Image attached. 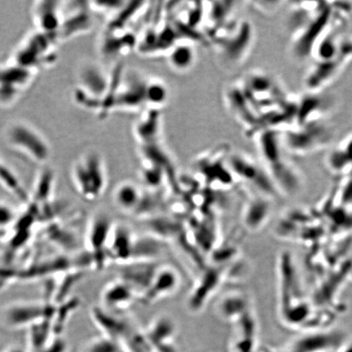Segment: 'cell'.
<instances>
[{
  "label": "cell",
  "mask_w": 352,
  "mask_h": 352,
  "mask_svg": "<svg viewBox=\"0 0 352 352\" xmlns=\"http://www.w3.org/2000/svg\"><path fill=\"white\" fill-rule=\"evenodd\" d=\"M259 162L267 171L276 190L294 195L300 192L303 179L284 146L280 131L263 130L254 135Z\"/></svg>",
  "instance_id": "6da1fadb"
},
{
  "label": "cell",
  "mask_w": 352,
  "mask_h": 352,
  "mask_svg": "<svg viewBox=\"0 0 352 352\" xmlns=\"http://www.w3.org/2000/svg\"><path fill=\"white\" fill-rule=\"evenodd\" d=\"M90 315L101 336L131 352H152L144 329L123 314L109 311L100 305L92 307Z\"/></svg>",
  "instance_id": "7a4b0ae2"
},
{
  "label": "cell",
  "mask_w": 352,
  "mask_h": 352,
  "mask_svg": "<svg viewBox=\"0 0 352 352\" xmlns=\"http://www.w3.org/2000/svg\"><path fill=\"white\" fill-rule=\"evenodd\" d=\"M280 134L290 156H307L323 151L334 138L333 127L325 120L294 125Z\"/></svg>",
  "instance_id": "3957f363"
},
{
  "label": "cell",
  "mask_w": 352,
  "mask_h": 352,
  "mask_svg": "<svg viewBox=\"0 0 352 352\" xmlns=\"http://www.w3.org/2000/svg\"><path fill=\"white\" fill-rule=\"evenodd\" d=\"M217 34V47L222 63L228 68L243 65L253 50L255 41L254 26L250 21H234Z\"/></svg>",
  "instance_id": "277c9868"
},
{
  "label": "cell",
  "mask_w": 352,
  "mask_h": 352,
  "mask_svg": "<svg viewBox=\"0 0 352 352\" xmlns=\"http://www.w3.org/2000/svg\"><path fill=\"white\" fill-rule=\"evenodd\" d=\"M239 82L261 117L278 108L290 98L279 79L263 70H253Z\"/></svg>",
  "instance_id": "5b68a950"
},
{
  "label": "cell",
  "mask_w": 352,
  "mask_h": 352,
  "mask_svg": "<svg viewBox=\"0 0 352 352\" xmlns=\"http://www.w3.org/2000/svg\"><path fill=\"white\" fill-rule=\"evenodd\" d=\"M72 179L83 200L99 199L107 187V175L102 157L94 151L83 154L73 164Z\"/></svg>",
  "instance_id": "8992f818"
},
{
  "label": "cell",
  "mask_w": 352,
  "mask_h": 352,
  "mask_svg": "<svg viewBox=\"0 0 352 352\" xmlns=\"http://www.w3.org/2000/svg\"><path fill=\"white\" fill-rule=\"evenodd\" d=\"M8 145L36 164H45L51 156V147L45 136L30 123L12 121L4 130Z\"/></svg>",
  "instance_id": "52a82bcc"
},
{
  "label": "cell",
  "mask_w": 352,
  "mask_h": 352,
  "mask_svg": "<svg viewBox=\"0 0 352 352\" xmlns=\"http://www.w3.org/2000/svg\"><path fill=\"white\" fill-rule=\"evenodd\" d=\"M227 164L235 182L248 184L261 196L270 198L279 193L259 160L249 154L228 149Z\"/></svg>",
  "instance_id": "ba28073f"
},
{
  "label": "cell",
  "mask_w": 352,
  "mask_h": 352,
  "mask_svg": "<svg viewBox=\"0 0 352 352\" xmlns=\"http://www.w3.org/2000/svg\"><path fill=\"white\" fill-rule=\"evenodd\" d=\"M332 26L333 7L322 3L305 24L294 30L293 54L301 59L311 55L316 44Z\"/></svg>",
  "instance_id": "9c48e42d"
},
{
  "label": "cell",
  "mask_w": 352,
  "mask_h": 352,
  "mask_svg": "<svg viewBox=\"0 0 352 352\" xmlns=\"http://www.w3.org/2000/svg\"><path fill=\"white\" fill-rule=\"evenodd\" d=\"M114 223L108 214L98 213L88 223L85 246L91 266L96 270H102L109 262L107 248Z\"/></svg>",
  "instance_id": "30bf717a"
},
{
  "label": "cell",
  "mask_w": 352,
  "mask_h": 352,
  "mask_svg": "<svg viewBox=\"0 0 352 352\" xmlns=\"http://www.w3.org/2000/svg\"><path fill=\"white\" fill-rule=\"evenodd\" d=\"M56 307L50 302H22L11 303L4 308V324L12 329H28L39 321L54 320Z\"/></svg>",
  "instance_id": "8fae6325"
},
{
  "label": "cell",
  "mask_w": 352,
  "mask_h": 352,
  "mask_svg": "<svg viewBox=\"0 0 352 352\" xmlns=\"http://www.w3.org/2000/svg\"><path fill=\"white\" fill-rule=\"evenodd\" d=\"M223 100L228 110L250 135L261 129V116L245 95L239 81L230 83L223 91Z\"/></svg>",
  "instance_id": "7c38bea8"
},
{
  "label": "cell",
  "mask_w": 352,
  "mask_h": 352,
  "mask_svg": "<svg viewBox=\"0 0 352 352\" xmlns=\"http://www.w3.org/2000/svg\"><path fill=\"white\" fill-rule=\"evenodd\" d=\"M346 342L340 330L324 329L302 333L289 343V352H338Z\"/></svg>",
  "instance_id": "4fadbf2b"
},
{
  "label": "cell",
  "mask_w": 352,
  "mask_h": 352,
  "mask_svg": "<svg viewBox=\"0 0 352 352\" xmlns=\"http://www.w3.org/2000/svg\"><path fill=\"white\" fill-rule=\"evenodd\" d=\"M144 331L152 352H182L178 327L170 316H157Z\"/></svg>",
  "instance_id": "5bb4252c"
},
{
  "label": "cell",
  "mask_w": 352,
  "mask_h": 352,
  "mask_svg": "<svg viewBox=\"0 0 352 352\" xmlns=\"http://www.w3.org/2000/svg\"><path fill=\"white\" fill-rule=\"evenodd\" d=\"M161 264L157 261H131L120 264L118 278L134 290L138 299L146 292Z\"/></svg>",
  "instance_id": "9a60e30c"
},
{
  "label": "cell",
  "mask_w": 352,
  "mask_h": 352,
  "mask_svg": "<svg viewBox=\"0 0 352 352\" xmlns=\"http://www.w3.org/2000/svg\"><path fill=\"white\" fill-rule=\"evenodd\" d=\"M180 277L175 268L161 265L155 276L138 302L144 306H149L168 298L174 294L179 287Z\"/></svg>",
  "instance_id": "2e32d148"
},
{
  "label": "cell",
  "mask_w": 352,
  "mask_h": 352,
  "mask_svg": "<svg viewBox=\"0 0 352 352\" xmlns=\"http://www.w3.org/2000/svg\"><path fill=\"white\" fill-rule=\"evenodd\" d=\"M351 60L349 57L340 54L331 60H318L306 78L308 91H321L340 74L344 66Z\"/></svg>",
  "instance_id": "e0dca14e"
},
{
  "label": "cell",
  "mask_w": 352,
  "mask_h": 352,
  "mask_svg": "<svg viewBox=\"0 0 352 352\" xmlns=\"http://www.w3.org/2000/svg\"><path fill=\"white\" fill-rule=\"evenodd\" d=\"M331 101L322 91H307L302 98H297L296 124L324 120L331 107Z\"/></svg>",
  "instance_id": "ac0fdd59"
},
{
  "label": "cell",
  "mask_w": 352,
  "mask_h": 352,
  "mask_svg": "<svg viewBox=\"0 0 352 352\" xmlns=\"http://www.w3.org/2000/svg\"><path fill=\"white\" fill-rule=\"evenodd\" d=\"M135 236L124 224L114 223L107 245V253L109 262L122 264L131 261Z\"/></svg>",
  "instance_id": "d6986e66"
},
{
  "label": "cell",
  "mask_w": 352,
  "mask_h": 352,
  "mask_svg": "<svg viewBox=\"0 0 352 352\" xmlns=\"http://www.w3.org/2000/svg\"><path fill=\"white\" fill-rule=\"evenodd\" d=\"M100 299V306L105 309L123 314L135 302H138V296L129 285L118 279L105 286L101 292Z\"/></svg>",
  "instance_id": "ffe728a7"
},
{
  "label": "cell",
  "mask_w": 352,
  "mask_h": 352,
  "mask_svg": "<svg viewBox=\"0 0 352 352\" xmlns=\"http://www.w3.org/2000/svg\"><path fill=\"white\" fill-rule=\"evenodd\" d=\"M79 90H81L82 95L96 96H104V99L109 101L110 82L109 78L105 76L102 69L94 64H86L82 66L78 74Z\"/></svg>",
  "instance_id": "44dd1931"
},
{
  "label": "cell",
  "mask_w": 352,
  "mask_h": 352,
  "mask_svg": "<svg viewBox=\"0 0 352 352\" xmlns=\"http://www.w3.org/2000/svg\"><path fill=\"white\" fill-rule=\"evenodd\" d=\"M144 192L131 182L118 184L113 193V204L123 213L138 217L144 201Z\"/></svg>",
  "instance_id": "7402d4cb"
},
{
  "label": "cell",
  "mask_w": 352,
  "mask_h": 352,
  "mask_svg": "<svg viewBox=\"0 0 352 352\" xmlns=\"http://www.w3.org/2000/svg\"><path fill=\"white\" fill-rule=\"evenodd\" d=\"M33 17L39 32L56 35L63 21V8L57 2H38L33 8Z\"/></svg>",
  "instance_id": "603a6c76"
},
{
  "label": "cell",
  "mask_w": 352,
  "mask_h": 352,
  "mask_svg": "<svg viewBox=\"0 0 352 352\" xmlns=\"http://www.w3.org/2000/svg\"><path fill=\"white\" fill-rule=\"evenodd\" d=\"M235 324L236 336L230 352H257V325L252 314L246 312Z\"/></svg>",
  "instance_id": "cb8c5ba5"
},
{
  "label": "cell",
  "mask_w": 352,
  "mask_h": 352,
  "mask_svg": "<svg viewBox=\"0 0 352 352\" xmlns=\"http://www.w3.org/2000/svg\"><path fill=\"white\" fill-rule=\"evenodd\" d=\"M219 281V272L209 270L201 275L188 298V308L192 314H197L204 308L205 303L217 289Z\"/></svg>",
  "instance_id": "d4e9b609"
},
{
  "label": "cell",
  "mask_w": 352,
  "mask_h": 352,
  "mask_svg": "<svg viewBox=\"0 0 352 352\" xmlns=\"http://www.w3.org/2000/svg\"><path fill=\"white\" fill-rule=\"evenodd\" d=\"M325 165L332 173L345 175L352 169V133L341 140L325 157Z\"/></svg>",
  "instance_id": "484cf974"
},
{
  "label": "cell",
  "mask_w": 352,
  "mask_h": 352,
  "mask_svg": "<svg viewBox=\"0 0 352 352\" xmlns=\"http://www.w3.org/2000/svg\"><path fill=\"white\" fill-rule=\"evenodd\" d=\"M270 198L258 196L248 201L243 211V222L248 230L255 232L261 230L270 217Z\"/></svg>",
  "instance_id": "4316f807"
},
{
  "label": "cell",
  "mask_w": 352,
  "mask_h": 352,
  "mask_svg": "<svg viewBox=\"0 0 352 352\" xmlns=\"http://www.w3.org/2000/svg\"><path fill=\"white\" fill-rule=\"evenodd\" d=\"M168 64L176 72H188L196 61V52L190 44H178L168 52Z\"/></svg>",
  "instance_id": "83f0119b"
},
{
  "label": "cell",
  "mask_w": 352,
  "mask_h": 352,
  "mask_svg": "<svg viewBox=\"0 0 352 352\" xmlns=\"http://www.w3.org/2000/svg\"><path fill=\"white\" fill-rule=\"evenodd\" d=\"M28 330L30 352L41 351L56 338L52 329V320L46 319L39 321Z\"/></svg>",
  "instance_id": "f1b7e54d"
},
{
  "label": "cell",
  "mask_w": 352,
  "mask_h": 352,
  "mask_svg": "<svg viewBox=\"0 0 352 352\" xmlns=\"http://www.w3.org/2000/svg\"><path fill=\"white\" fill-rule=\"evenodd\" d=\"M218 314L223 320L235 323L248 310H246L244 298L240 294H230L219 301Z\"/></svg>",
  "instance_id": "f546056e"
},
{
  "label": "cell",
  "mask_w": 352,
  "mask_h": 352,
  "mask_svg": "<svg viewBox=\"0 0 352 352\" xmlns=\"http://www.w3.org/2000/svg\"><path fill=\"white\" fill-rule=\"evenodd\" d=\"M168 98V91L164 82L152 79L147 82L146 104L153 108H158L165 104Z\"/></svg>",
  "instance_id": "4dcf8cb0"
},
{
  "label": "cell",
  "mask_w": 352,
  "mask_h": 352,
  "mask_svg": "<svg viewBox=\"0 0 352 352\" xmlns=\"http://www.w3.org/2000/svg\"><path fill=\"white\" fill-rule=\"evenodd\" d=\"M86 352H131L117 342L103 336L94 338L88 343Z\"/></svg>",
  "instance_id": "1f68e13d"
},
{
  "label": "cell",
  "mask_w": 352,
  "mask_h": 352,
  "mask_svg": "<svg viewBox=\"0 0 352 352\" xmlns=\"http://www.w3.org/2000/svg\"><path fill=\"white\" fill-rule=\"evenodd\" d=\"M41 179H38L36 189L34 192V199L46 204L50 200L52 192V184H54V175L45 173L43 174Z\"/></svg>",
  "instance_id": "d6a6232c"
},
{
  "label": "cell",
  "mask_w": 352,
  "mask_h": 352,
  "mask_svg": "<svg viewBox=\"0 0 352 352\" xmlns=\"http://www.w3.org/2000/svg\"><path fill=\"white\" fill-rule=\"evenodd\" d=\"M338 200L347 208L352 206V169L343 175L341 186L338 189Z\"/></svg>",
  "instance_id": "836d02e7"
},
{
  "label": "cell",
  "mask_w": 352,
  "mask_h": 352,
  "mask_svg": "<svg viewBox=\"0 0 352 352\" xmlns=\"http://www.w3.org/2000/svg\"><path fill=\"white\" fill-rule=\"evenodd\" d=\"M15 221L16 214L14 210L6 204H0V231L11 226Z\"/></svg>",
  "instance_id": "e575fe53"
},
{
  "label": "cell",
  "mask_w": 352,
  "mask_h": 352,
  "mask_svg": "<svg viewBox=\"0 0 352 352\" xmlns=\"http://www.w3.org/2000/svg\"><path fill=\"white\" fill-rule=\"evenodd\" d=\"M38 352H67V344L61 337H56Z\"/></svg>",
  "instance_id": "d590c367"
},
{
  "label": "cell",
  "mask_w": 352,
  "mask_h": 352,
  "mask_svg": "<svg viewBox=\"0 0 352 352\" xmlns=\"http://www.w3.org/2000/svg\"><path fill=\"white\" fill-rule=\"evenodd\" d=\"M338 352H352V342L346 341Z\"/></svg>",
  "instance_id": "8d00e7d4"
},
{
  "label": "cell",
  "mask_w": 352,
  "mask_h": 352,
  "mask_svg": "<svg viewBox=\"0 0 352 352\" xmlns=\"http://www.w3.org/2000/svg\"><path fill=\"white\" fill-rule=\"evenodd\" d=\"M261 352H289V351L287 349H286L285 351H277V350H272V349H263Z\"/></svg>",
  "instance_id": "74e56055"
},
{
  "label": "cell",
  "mask_w": 352,
  "mask_h": 352,
  "mask_svg": "<svg viewBox=\"0 0 352 352\" xmlns=\"http://www.w3.org/2000/svg\"><path fill=\"white\" fill-rule=\"evenodd\" d=\"M4 352H24L23 351L19 349H8Z\"/></svg>",
  "instance_id": "f35d334b"
}]
</instances>
